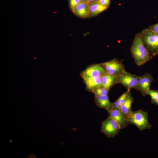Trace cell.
<instances>
[{"instance_id": "1", "label": "cell", "mask_w": 158, "mask_h": 158, "mask_svg": "<svg viewBox=\"0 0 158 158\" xmlns=\"http://www.w3.org/2000/svg\"><path fill=\"white\" fill-rule=\"evenodd\" d=\"M130 51L135 63L138 66L144 64L151 57L148 50L145 46L140 33L135 35Z\"/></svg>"}, {"instance_id": "2", "label": "cell", "mask_w": 158, "mask_h": 158, "mask_svg": "<svg viewBox=\"0 0 158 158\" xmlns=\"http://www.w3.org/2000/svg\"><path fill=\"white\" fill-rule=\"evenodd\" d=\"M148 112L142 110L133 111L128 117L127 120L129 123H132L136 126L140 130L145 129H150L152 127L149 123Z\"/></svg>"}, {"instance_id": "3", "label": "cell", "mask_w": 158, "mask_h": 158, "mask_svg": "<svg viewBox=\"0 0 158 158\" xmlns=\"http://www.w3.org/2000/svg\"><path fill=\"white\" fill-rule=\"evenodd\" d=\"M140 33L144 45L155 55L158 51V34L149 28L143 30Z\"/></svg>"}, {"instance_id": "4", "label": "cell", "mask_w": 158, "mask_h": 158, "mask_svg": "<svg viewBox=\"0 0 158 158\" xmlns=\"http://www.w3.org/2000/svg\"><path fill=\"white\" fill-rule=\"evenodd\" d=\"M100 64L106 73L114 75L117 77L126 71L122 63L116 58Z\"/></svg>"}, {"instance_id": "5", "label": "cell", "mask_w": 158, "mask_h": 158, "mask_svg": "<svg viewBox=\"0 0 158 158\" xmlns=\"http://www.w3.org/2000/svg\"><path fill=\"white\" fill-rule=\"evenodd\" d=\"M139 77L126 71L117 77V83L127 89H135L137 90Z\"/></svg>"}, {"instance_id": "6", "label": "cell", "mask_w": 158, "mask_h": 158, "mask_svg": "<svg viewBox=\"0 0 158 158\" xmlns=\"http://www.w3.org/2000/svg\"><path fill=\"white\" fill-rule=\"evenodd\" d=\"M121 129L118 123L111 117H108L102 122L101 132L109 138H113Z\"/></svg>"}, {"instance_id": "7", "label": "cell", "mask_w": 158, "mask_h": 158, "mask_svg": "<svg viewBox=\"0 0 158 158\" xmlns=\"http://www.w3.org/2000/svg\"><path fill=\"white\" fill-rule=\"evenodd\" d=\"M152 80V77L150 73H146L139 76L137 90L140 91L144 96L148 95Z\"/></svg>"}, {"instance_id": "8", "label": "cell", "mask_w": 158, "mask_h": 158, "mask_svg": "<svg viewBox=\"0 0 158 158\" xmlns=\"http://www.w3.org/2000/svg\"><path fill=\"white\" fill-rule=\"evenodd\" d=\"M106 71L101 64H94L87 67L80 73L81 77H98L102 76Z\"/></svg>"}, {"instance_id": "9", "label": "cell", "mask_w": 158, "mask_h": 158, "mask_svg": "<svg viewBox=\"0 0 158 158\" xmlns=\"http://www.w3.org/2000/svg\"><path fill=\"white\" fill-rule=\"evenodd\" d=\"M108 112L109 117L118 123L121 129L125 128L128 126L129 123L120 110L112 109Z\"/></svg>"}, {"instance_id": "10", "label": "cell", "mask_w": 158, "mask_h": 158, "mask_svg": "<svg viewBox=\"0 0 158 158\" xmlns=\"http://www.w3.org/2000/svg\"><path fill=\"white\" fill-rule=\"evenodd\" d=\"M86 89L92 92L94 89L102 86V76L98 77H82Z\"/></svg>"}, {"instance_id": "11", "label": "cell", "mask_w": 158, "mask_h": 158, "mask_svg": "<svg viewBox=\"0 0 158 158\" xmlns=\"http://www.w3.org/2000/svg\"><path fill=\"white\" fill-rule=\"evenodd\" d=\"M95 103L98 107L104 109L109 111L113 108V104L109 99L108 95L95 96Z\"/></svg>"}, {"instance_id": "12", "label": "cell", "mask_w": 158, "mask_h": 158, "mask_svg": "<svg viewBox=\"0 0 158 158\" xmlns=\"http://www.w3.org/2000/svg\"><path fill=\"white\" fill-rule=\"evenodd\" d=\"M89 4L84 1L75 8L73 12L76 16L82 18H89Z\"/></svg>"}, {"instance_id": "13", "label": "cell", "mask_w": 158, "mask_h": 158, "mask_svg": "<svg viewBox=\"0 0 158 158\" xmlns=\"http://www.w3.org/2000/svg\"><path fill=\"white\" fill-rule=\"evenodd\" d=\"M133 101V99L131 96L130 92L120 108L119 110L122 112L127 120L128 117L132 111L131 110V105Z\"/></svg>"}, {"instance_id": "14", "label": "cell", "mask_w": 158, "mask_h": 158, "mask_svg": "<svg viewBox=\"0 0 158 158\" xmlns=\"http://www.w3.org/2000/svg\"><path fill=\"white\" fill-rule=\"evenodd\" d=\"M89 4L90 17L95 16L106 10L108 8L101 4L98 1Z\"/></svg>"}, {"instance_id": "15", "label": "cell", "mask_w": 158, "mask_h": 158, "mask_svg": "<svg viewBox=\"0 0 158 158\" xmlns=\"http://www.w3.org/2000/svg\"><path fill=\"white\" fill-rule=\"evenodd\" d=\"M116 76L105 73L102 76V86L106 89H109L115 85L117 84Z\"/></svg>"}, {"instance_id": "16", "label": "cell", "mask_w": 158, "mask_h": 158, "mask_svg": "<svg viewBox=\"0 0 158 158\" xmlns=\"http://www.w3.org/2000/svg\"><path fill=\"white\" fill-rule=\"evenodd\" d=\"M130 89H127L126 91L123 93L113 104L112 109L119 110L121 106L124 102L128 94L130 92Z\"/></svg>"}, {"instance_id": "17", "label": "cell", "mask_w": 158, "mask_h": 158, "mask_svg": "<svg viewBox=\"0 0 158 158\" xmlns=\"http://www.w3.org/2000/svg\"><path fill=\"white\" fill-rule=\"evenodd\" d=\"M109 90L101 86L93 90L92 92L95 96L108 95Z\"/></svg>"}, {"instance_id": "18", "label": "cell", "mask_w": 158, "mask_h": 158, "mask_svg": "<svg viewBox=\"0 0 158 158\" xmlns=\"http://www.w3.org/2000/svg\"><path fill=\"white\" fill-rule=\"evenodd\" d=\"M148 95H150L151 97L152 103H155L158 99V91L150 90Z\"/></svg>"}, {"instance_id": "19", "label": "cell", "mask_w": 158, "mask_h": 158, "mask_svg": "<svg viewBox=\"0 0 158 158\" xmlns=\"http://www.w3.org/2000/svg\"><path fill=\"white\" fill-rule=\"evenodd\" d=\"M83 1V0H69V6L71 11L73 12L75 7Z\"/></svg>"}, {"instance_id": "20", "label": "cell", "mask_w": 158, "mask_h": 158, "mask_svg": "<svg viewBox=\"0 0 158 158\" xmlns=\"http://www.w3.org/2000/svg\"><path fill=\"white\" fill-rule=\"evenodd\" d=\"M98 1L102 5L108 8L110 4L111 0H98Z\"/></svg>"}, {"instance_id": "21", "label": "cell", "mask_w": 158, "mask_h": 158, "mask_svg": "<svg viewBox=\"0 0 158 158\" xmlns=\"http://www.w3.org/2000/svg\"><path fill=\"white\" fill-rule=\"evenodd\" d=\"M149 28L158 34V23L152 25Z\"/></svg>"}, {"instance_id": "22", "label": "cell", "mask_w": 158, "mask_h": 158, "mask_svg": "<svg viewBox=\"0 0 158 158\" xmlns=\"http://www.w3.org/2000/svg\"><path fill=\"white\" fill-rule=\"evenodd\" d=\"M84 1H85L88 4L92 3L95 1H97L98 0H83Z\"/></svg>"}, {"instance_id": "23", "label": "cell", "mask_w": 158, "mask_h": 158, "mask_svg": "<svg viewBox=\"0 0 158 158\" xmlns=\"http://www.w3.org/2000/svg\"><path fill=\"white\" fill-rule=\"evenodd\" d=\"M155 103L158 106V99L156 101Z\"/></svg>"}, {"instance_id": "24", "label": "cell", "mask_w": 158, "mask_h": 158, "mask_svg": "<svg viewBox=\"0 0 158 158\" xmlns=\"http://www.w3.org/2000/svg\"><path fill=\"white\" fill-rule=\"evenodd\" d=\"M158 54V51H157V52L156 53V54Z\"/></svg>"}]
</instances>
